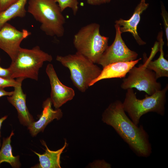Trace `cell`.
<instances>
[{"label":"cell","instance_id":"obj_5","mask_svg":"<svg viewBox=\"0 0 168 168\" xmlns=\"http://www.w3.org/2000/svg\"><path fill=\"white\" fill-rule=\"evenodd\" d=\"M52 56L36 46L31 49L20 48L14 61L8 68L12 79H38L39 72L44 62H51Z\"/></svg>","mask_w":168,"mask_h":168},{"label":"cell","instance_id":"obj_22","mask_svg":"<svg viewBox=\"0 0 168 168\" xmlns=\"http://www.w3.org/2000/svg\"><path fill=\"white\" fill-rule=\"evenodd\" d=\"M17 0H0V12L7 8Z\"/></svg>","mask_w":168,"mask_h":168},{"label":"cell","instance_id":"obj_23","mask_svg":"<svg viewBox=\"0 0 168 168\" xmlns=\"http://www.w3.org/2000/svg\"><path fill=\"white\" fill-rule=\"evenodd\" d=\"M0 77L8 79H12V78L11 72L9 68H5L0 66Z\"/></svg>","mask_w":168,"mask_h":168},{"label":"cell","instance_id":"obj_15","mask_svg":"<svg viewBox=\"0 0 168 168\" xmlns=\"http://www.w3.org/2000/svg\"><path fill=\"white\" fill-rule=\"evenodd\" d=\"M141 59L140 58L131 61L114 63L107 65L103 68L100 75L91 83L90 86L103 79L125 77L130 70Z\"/></svg>","mask_w":168,"mask_h":168},{"label":"cell","instance_id":"obj_1","mask_svg":"<svg viewBox=\"0 0 168 168\" xmlns=\"http://www.w3.org/2000/svg\"><path fill=\"white\" fill-rule=\"evenodd\" d=\"M102 120L111 126L138 156L147 157L152 153L149 136L142 125L135 124L127 115L122 102L110 104L102 115Z\"/></svg>","mask_w":168,"mask_h":168},{"label":"cell","instance_id":"obj_18","mask_svg":"<svg viewBox=\"0 0 168 168\" xmlns=\"http://www.w3.org/2000/svg\"><path fill=\"white\" fill-rule=\"evenodd\" d=\"M14 134L12 130L9 136L3 138L0 150V167L1 164L5 162L9 163L13 168H18L21 166L19 156H15L12 152L11 138Z\"/></svg>","mask_w":168,"mask_h":168},{"label":"cell","instance_id":"obj_4","mask_svg":"<svg viewBox=\"0 0 168 168\" xmlns=\"http://www.w3.org/2000/svg\"><path fill=\"white\" fill-rule=\"evenodd\" d=\"M56 60L69 69L72 82L81 92L87 90L102 70L96 63L77 52L64 56L57 55Z\"/></svg>","mask_w":168,"mask_h":168},{"label":"cell","instance_id":"obj_13","mask_svg":"<svg viewBox=\"0 0 168 168\" xmlns=\"http://www.w3.org/2000/svg\"><path fill=\"white\" fill-rule=\"evenodd\" d=\"M149 5L145 0H141L135 7L133 15L128 20L120 18L115 22V24H118L120 26V30L122 33L126 32L130 33L140 45H144L146 43L139 36L137 27L141 14L148 8Z\"/></svg>","mask_w":168,"mask_h":168},{"label":"cell","instance_id":"obj_25","mask_svg":"<svg viewBox=\"0 0 168 168\" xmlns=\"http://www.w3.org/2000/svg\"><path fill=\"white\" fill-rule=\"evenodd\" d=\"M13 93V91H5L4 88L0 87V97L4 96H10Z\"/></svg>","mask_w":168,"mask_h":168},{"label":"cell","instance_id":"obj_10","mask_svg":"<svg viewBox=\"0 0 168 168\" xmlns=\"http://www.w3.org/2000/svg\"><path fill=\"white\" fill-rule=\"evenodd\" d=\"M46 72L51 85L50 98L55 108L59 109L73 98L75 94L74 91L60 81L52 64L49 63L47 65Z\"/></svg>","mask_w":168,"mask_h":168},{"label":"cell","instance_id":"obj_14","mask_svg":"<svg viewBox=\"0 0 168 168\" xmlns=\"http://www.w3.org/2000/svg\"><path fill=\"white\" fill-rule=\"evenodd\" d=\"M21 84L14 87L12 94L8 96L7 100L16 110L20 123L28 127L35 120L27 107L26 95L23 91Z\"/></svg>","mask_w":168,"mask_h":168},{"label":"cell","instance_id":"obj_19","mask_svg":"<svg viewBox=\"0 0 168 168\" xmlns=\"http://www.w3.org/2000/svg\"><path fill=\"white\" fill-rule=\"evenodd\" d=\"M61 11L63 12L66 8H71L74 15L76 14L78 9V2L77 0H55Z\"/></svg>","mask_w":168,"mask_h":168},{"label":"cell","instance_id":"obj_27","mask_svg":"<svg viewBox=\"0 0 168 168\" xmlns=\"http://www.w3.org/2000/svg\"></svg>","mask_w":168,"mask_h":168},{"label":"cell","instance_id":"obj_7","mask_svg":"<svg viewBox=\"0 0 168 168\" xmlns=\"http://www.w3.org/2000/svg\"><path fill=\"white\" fill-rule=\"evenodd\" d=\"M127 78L124 79L120 87L124 90L135 88L151 95L161 89L155 72L147 68L146 62L138 67L132 68Z\"/></svg>","mask_w":168,"mask_h":168},{"label":"cell","instance_id":"obj_8","mask_svg":"<svg viewBox=\"0 0 168 168\" xmlns=\"http://www.w3.org/2000/svg\"><path fill=\"white\" fill-rule=\"evenodd\" d=\"M116 34L113 43L108 46L97 64L103 68L110 64L119 62H127L137 59L138 54L130 50L126 45L122 36L120 26L115 24Z\"/></svg>","mask_w":168,"mask_h":168},{"label":"cell","instance_id":"obj_16","mask_svg":"<svg viewBox=\"0 0 168 168\" xmlns=\"http://www.w3.org/2000/svg\"><path fill=\"white\" fill-rule=\"evenodd\" d=\"M40 142L46 148L45 152L43 154H40L33 151L38 157L39 163L31 168H61L60 156L68 145L66 140L63 147L56 151L50 150L44 140H41Z\"/></svg>","mask_w":168,"mask_h":168},{"label":"cell","instance_id":"obj_12","mask_svg":"<svg viewBox=\"0 0 168 168\" xmlns=\"http://www.w3.org/2000/svg\"><path fill=\"white\" fill-rule=\"evenodd\" d=\"M50 98H47L43 102V110L39 119L34 121L28 127L29 133L33 137L40 132H43L47 125L54 119H60L63 116L62 110L57 109L54 110Z\"/></svg>","mask_w":168,"mask_h":168},{"label":"cell","instance_id":"obj_11","mask_svg":"<svg viewBox=\"0 0 168 168\" xmlns=\"http://www.w3.org/2000/svg\"><path fill=\"white\" fill-rule=\"evenodd\" d=\"M163 35L162 31L158 34L159 42H156L150 57L145 61L147 68L155 72L157 79L168 77V61L164 56Z\"/></svg>","mask_w":168,"mask_h":168},{"label":"cell","instance_id":"obj_17","mask_svg":"<svg viewBox=\"0 0 168 168\" xmlns=\"http://www.w3.org/2000/svg\"><path fill=\"white\" fill-rule=\"evenodd\" d=\"M28 0H17L4 11L0 12V29L6 23L16 17L23 18L26 14L25 6Z\"/></svg>","mask_w":168,"mask_h":168},{"label":"cell","instance_id":"obj_26","mask_svg":"<svg viewBox=\"0 0 168 168\" xmlns=\"http://www.w3.org/2000/svg\"><path fill=\"white\" fill-rule=\"evenodd\" d=\"M7 115L4 116L1 118H0V147H1L2 145L1 140V129L2 126V124L4 120L7 119Z\"/></svg>","mask_w":168,"mask_h":168},{"label":"cell","instance_id":"obj_3","mask_svg":"<svg viewBox=\"0 0 168 168\" xmlns=\"http://www.w3.org/2000/svg\"><path fill=\"white\" fill-rule=\"evenodd\" d=\"M168 84L163 89L151 95H146L145 98L138 99L133 88L127 89L123 103L124 110L131 120L138 126L141 117L150 112H155L163 116L165 112L166 94Z\"/></svg>","mask_w":168,"mask_h":168},{"label":"cell","instance_id":"obj_20","mask_svg":"<svg viewBox=\"0 0 168 168\" xmlns=\"http://www.w3.org/2000/svg\"><path fill=\"white\" fill-rule=\"evenodd\" d=\"M24 80L22 78H18L15 80L0 77V87L3 88L9 87H14L22 84Z\"/></svg>","mask_w":168,"mask_h":168},{"label":"cell","instance_id":"obj_9","mask_svg":"<svg viewBox=\"0 0 168 168\" xmlns=\"http://www.w3.org/2000/svg\"><path fill=\"white\" fill-rule=\"evenodd\" d=\"M31 34V32L26 30H19L7 22L0 29V48L8 55L13 61L21 47V43Z\"/></svg>","mask_w":168,"mask_h":168},{"label":"cell","instance_id":"obj_6","mask_svg":"<svg viewBox=\"0 0 168 168\" xmlns=\"http://www.w3.org/2000/svg\"><path fill=\"white\" fill-rule=\"evenodd\" d=\"M95 23L82 27L74 35L73 44L77 52L97 63L108 46L109 38L102 35Z\"/></svg>","mask_w":168,"mask_h":168},{"label":"cell","instance_id":"obj_24","mask_svg":"<svg viewBox=\"0 0 168 168\" xmlns=\"http://www.w3.org/2000/svg\"><path fill=\"white\" fill-rule=\"evenodd\" d=\"M87 3L91 5H99L110 2L111 0H86Z\"/></svg>","mask_w":168,"mask_h":168},{"label":"cell","instance_id":"obj_21","mask_svg":"<svg viewBox=\"0 0 168 168\" xmlns=\"http://www.w3.org/2000/svg\"><path fill=\"white\" fill-rule=\"evenodd\" d=\"M161 15L162 17L165 30L168 44V13L163 3L161 4Z\"/></svg>","mask_w":168,"mask_h":168},{"label":"cell","instance_id":"obj_2","mask_svg":"<svg viewBox=\"0 0 168 168\" xmlns=\"http://www.w3.org/2000/svg\"><path fill=\"white\" fill-rule=\"evenodd\" d=\"M27 12L40 24L47 35L62 37L65 19L55 0H28Z\"/></svg>","mask_w":168,"mask_h":168}]
</instances>
